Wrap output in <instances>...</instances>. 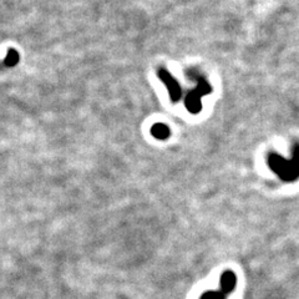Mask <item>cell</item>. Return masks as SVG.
Masks as SVG:
<instances>
[{
  "label": "cell",
  "instance_id": "cell-2",
  "mask_svg": "<svg viewBox=\"0 0 299 299\" xmlns=\"http://www.w3.org/2000/svg\"><path fill=\"white\" fill-rule=\"evenodd\" d=\"M201 299H224V294L221 291H211L206 292Z\"/></svg>",
  "mask_w": 299,
  "mask_h": 299
},
{
  "label": "cell",
  "instance_id": "cell-1",
  "mask_svg": "<svg viewBox=\"0 0 299 299\" xmlns=\"http://www.w3.org/2000/svg\"><path fill=\"white\" fill-rule=\"evenodd\" d=\"M236 276H234L232 272H224L221 277V281H219V291H221L224 296L233 292L234 287H236Z\"/></svg>",
  "mask_w": 299,
  "mask_h": 299
}]
</instances>
